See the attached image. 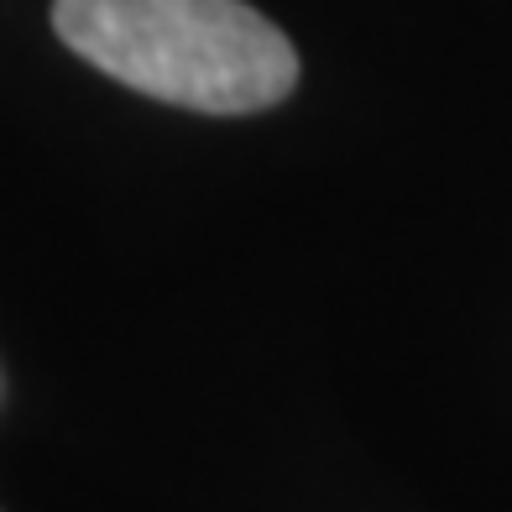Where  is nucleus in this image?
<instances>
[{"label": "nucleus", "instance_id": "nucleus-1", "mask_svg": "<svg viewBox=\"0 0 512 512\" xmlns=\"http://www.w3.org/2000/svg\"><path fill=\"white\" fill-rule=\"evenodd\" d=\"M84 63L136 95L204 115H251L293 95L298 53L246 0H53Z\"/></svg>", "mask_w": 512, "mask_h": 512}]
</instances>
